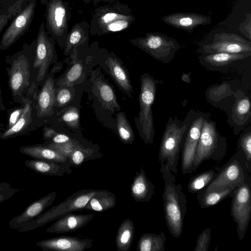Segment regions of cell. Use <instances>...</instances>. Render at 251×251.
<instances>
[{"instance_id":"obj_52","label":"cell","mask_w":251,"mask_h":251,"mask_svg":"<svg viewBox=\"0 0 251 251\" xmlns=\"http://www.w3.org/2000/svg\"><path fill=\"white\" fill-rule=\"evenodd\" d=\"M85 4H87L91 1H93V0H82Z\"/></svg>"},{"instance_id":"obj_44","label":"cell","mask_w":251,"mask_h":251,"mask_svg":"<svg viewBox=\"0 0 251 251\" xmlns=\"http://www.w3.org/2000/svg\"><path fill=\"white\" fill-rule=\"evenodd\" d=\"M239 29L241 33L249 40L251 39V14L248 13L245 14L244 22L241 23L239 25Z\"/></svg>"},{"instance_id":"obj_19","label":"cell","mask_w":251,"mask_h":251,"mask_svg":"<svg viewBox=\"0 0 251 251\" xmlns=\"http://www.w3.org/2000/svg\"><path fill=\"white\" fill-rule=\"evenodd\" d=\"M56 196L57 192L53 191L32 202L22 213L10 220V228L18 230L37 218L52 204Z\"/></svg>"},{"instance_id":"obj_3","label":"cell","mask_w":251,"mask_h":251,"mask_svg":"<svg viewBox=\"0 0 251 251\" xmlns=\"http://www.w3.org/2000/svg\"><path fill=\"white\" fill-rule=\"evenodd\" d=\"M136 18L129 6L117 0L97 7L90 23V35L102 36L128 28Z\"/></svg>"},{"instance_id":"obj_15","label":"cell","mask_w":251,"mask_h":251,"mask_svg":"<svg viewBox=\"0 0 251 251\" xmlns=\"http://www.w3.org/2000/svg\"><path fill=\"white\" fill-rule=\"evenodd\" d=\"M197 52L200 54L251 52V42L235 33L218 32L210 41L200 43Z\"/></svg>"},{"instance_id":"obj_37","label":"cell","mask_w":251,"mask_h":251,"mask_svg":"<svg viewBox=\"0 0 251 251\" xmlns=\"http://www.w3.org/2000/svg\"><path fill=\"white\" fill-rule=\"evenodd\" d=\"M246 129L240 136L237 143V150L244 154L249 170L251 172V130Z\"/></svg>"},{"instance_id":"obj_23","label":"cell","mask_w":251,"mask_h":251,"mask_svg":"<svg viewBox=\"0 0 251 251\" xmlns=\"http://www.w3.org/2000/svg\"><path fill=\"white\" fill-rule=\"evenodd\" d=\"M94 216V214H76L70 213L57 219L47 228V231L55 233L73 232L86 226Z\"/></svg>"},{"instance_id":"obj_38","label":"cell","mask_w":251,"mask_h":251,"mask_svg":"<svg viewBox=\"0 0 251 251\" xmlns=\"http://www.w3.org/2000/svg\"><path fill=\"white\" fill-rule=\"evenodd\" d=\"M233 116L235 120H242L251 116V102L248 97L238 100L235 105Z\"/></svg>"},{"instance_id":"obj_39","label":"cell","mask_w":251,"mask_h":251,"mask_svg":"<svg viewBox=\"0 0 251 251\" xmlns=\"http://www.w3.org/2000/svg\"><path fill=\"white\" fill-rule=\"evenodd\" d=\"M61 119L72 128H76L79 123V114L77 108L71 106L67 108L61 115Z\"/></svg>"},{"instance_id":"obj_31","label":"cell","mask_w":251,"mask_h":251,"mask_svg":"<svg viewBox=\"0 0 251 251\" xmlns=\"http://www.w3.org/2000/svg\"><path fill=\"white\" fill-rule=\"evenodd\" d=\"M135 226L133 221L129 218L125 220L120 225L115 238L118 251H127L133 240Z\"/></svg>"},{"instance_id":"obj_47","label":"cell","mask_w":251,"mask_h":251,"mask_svg":"<svg viewBox=\"0 0 251 251\" xmlns=\"http://www.w3.org/2000/svg\"><path fill=\"white\" fill-rule=\"evenodd\" d=\"M57 132L54 130L48 127H44L43 129V139L45 141L52 138Z\"/></svg>"},{"instance_id":"obj_18","label":"cell","mask_w":251,"mask_h":251,"mask_svg":"<svg viewBox=\"0 0 251 251\" xmlns=\"http://www.w3.org/2000/svg\"><path fill=\"white\" fill-rule=\"evenodd\" d=\"M36 245L45 251H84L93 247V240L79 236H59L39 241Z\"/></svg>"},{"instance_id":"obj_25","label":"cell","mask_w":251,"mask_h":251,"mask_svg":"<svg viewBox=\"0 0 251 251\" xmlns=\"http://www.w3.org/2000/svg\"><path fill=\"white\" fill-rule=\"evenodd\" d=\"M89 35L90 24L85 21L76 23L68 32L63 48L64 54L70 55L75 48L87 47Z\"/></svg>"},{"instance_id":"obj_10","label":"cell","mask_w":251,"mask_h":251,"mask_svg":"<svg viewBox=\"0 0 251 251\" xmlns=\"http://www.w3.org/2000/svg\"><path fill=\"white\" fill-rule=\"evenodd\" d=\"M35 40L33 65V81L37 88L42 85L49 74V67L56 58L55 40L47 33L42 22Z\"/></svg>"},{"instance_id":"obj_22","label":"cell","mask_w":251,"mask_h":251,"mask_svg":"<svg viewBox=\"0 0 251 251\" xmlns=\"http://www.w3.org/2000/svg\"><path fill=\"white\" fill-rule=\"evenodd\" d=\"M108 72L118 87L128 97L132 98L133 91L127 70L114 54H108L105 62Z\"/></svg>"},{"instance_id":"obj_46","label":"cell","mask_w":251,"mask_h":251,"mask_svg":"<svg viewBox=\"0 0 251 251\" xmlns=\"http://www.w3.org/2000/svg\"><path fill=\"white\" fill-rule=\"evenodd\" d=\"M75 140L71 138L69 136L63 133H57L52 138L45 141L44 143L54 144H61L72 142Z\"/></svg>"},{"instance_id":"obj_55","label":"cell","mask_w":251,"mask_h":251,"mask_svg":"<svg viewBox=\"0 0 251 251\" xmlns=\"http://www.w3.org/2000/svg\"><path fill=\"white\" fill-rule=\"evenodd\" d=\"M0 3H1V2H0Z\"/></svg>"},{"instance_id":"obj_9","label":"cell","mask_w":251,"mask_h":251,"mask_svg":"<svg viewBox=\"0 0 251 251\" xmlns=\"http://www.w3.org/2000/svg\"><path fill=\"white\" fill-rule=\"evenodd\" d=\"M129 42L153 58L165 64L171 61L181 48L176 39L157 32L147 33L144 37L130 39Z\"/></svg>"},{"instance_id":"obj_50","label":"cell","mask_w":251,"mask_h":251,"mask_svg":"<svg viewBox=\"0 0 251 251\" xmlns=\"http://www.w3.org/2000/svg\"><path fill=\"white\" fill-rule=\"evenodd\" d=\"M117 0H93V3L94 5H96L100 2H104L111 4Z\"/></svg>"},{"instance_id":"obj_16","label":"cell","mask_w":251,"mask_h":251,"mask_svg":"<svg viewBox=\"0 0 251 251\" xmlns=\"http://www.w3.org/2000/svg\"><path fill=\"white\" fill-rule=\"evenodd\" d=\"M38 90V88L33 83L23 99L24 111L20 118L13 126L3 131L0 139L21 136L36 129L38 126L35 106Z\"/></svg>"},{"instance_id":"obj_28","label":"cell","mask_w":251,"mask_h":251,"mask_svg":"<svg viewBox=\"0 0 251 251\" xmlns=\"http://www.w3.org/2000/svg\"><path fill=\"white\" fill-rule=\"evenodd\" d=\"M93 82L94 92L103 108L111 110L121 108L113 88L100 75H95Z\"/></svg>"},{"instance_id":"obj_14","label":"cell","mask_w":251,"mask_h":251,"mask_svg":"<svg viewBox=\"0 0 251 251\" xmlns=\"http://www.w3.org/2000/svg\"><path fill=\"white\" fill-rule=\"evenodd\" d=\"M232 198L230 215L237 224L238 236L242 240L248 227L251 214V178L236 187Z\"/></svg>"},{"instance_id":"obj_1","label":"cell","mask_w":251,"mask_h":251,"mask_svg":"<svg viewBox=\"0 0 251 251\" xmlns=\"http://www.w3.org/2000/svg\"><path fill=\"white\" fill-rule=\"evenodd\" d=\"M35 40L25 43L17 52L8 55L5 67L8 82L13 101L23 104V99L33 82V65L35 57Z\"/></svg>"},{"instance_id":"obj_43","label":"cell","mask_w":251,"mask_h":251,"mask_svg":"<svg viewBox=\"0 0 251 251\" xmlns=\"http://www.w3.org/2000/svg\"><path fill=\"white\" fill-rule=\"evenodd\" d=\"M16 4L11 6L7 11H0V33L9 21L13 18L16 11Z\"/></svg>"},{"instance_id":"obj_5","label":"cell","mask_w":251,"mask_h":251,"mask_svg":"<svg viewBox=\"0 0 251 251\" xmlns=\"http://www.w3.org/2000/svg\"><path fill=\"white\" fill-rule=\"evenodd\" d=\"M227 147L226 139L218 131L216 123L211 121L209 117L206 118L201 129L192 168L193 172H195L204 160H222L226 155Z\"/></svg>"},{"instance_id":"obj_29","label":"cell","mask_w":251,"mask_h":251,"mask_svg":"<svg viewBox=\"0 0 251 251\" xmlns=\"http://www.w3.org/2000/svg\"><path fill=\"white\" fill-rule=\"evenodd\" d=\"M70 55L72 64L63 76L56 82V84L59 87H71L76 84L84 74L83 62L78 59L77 48L74 49Z\"/></svg>"},{"instance_id":"obj_8","label":"cell","mask_w":251,"mask_h":251,"mask_svg":"<svg viewBox=\"0 0 251 251\" xmlns=\"http://www.w3.org/2000/svg\"><path fill=\"white\" fill-rule=\"evenodd\" d=\"M98 190L83 189L73 194L62 202L53 206L18 229L20 232L28 231L74 211H82Z\"/></svg>"},{"instance_id":"obj_35","label":"cell","mask_w":251,"mask_h":251,"mask_svg":"<svg viewBox=\"0 0 251 251\" xmlns=\"http://www.w3.org/2000/svg\"><path fill=\"white\" fill-rule=\"evenodd\" d=\"M116 125L118 136L125 144L132 145L135 139V135L132 128L123 112L116 114Z\"/></svg>"},{"instance_id":"obj_12","label":"cell","mask_w":251,"mask_h":251,"mask_svg":"<svg viewBox=\"0 0 251 251\" xmlns=\"http://www.w3.org/2000/svg\"><path fill=\"white\" fill-rule=\"evenodd\" d=\"M45 6L46 30L63 50L71 18L69 3L64 0H49Z\"/></svg>"},{"instance_id":"obj_41","label":"cell","mask_w":251,"mask_h":251,"mask_svg":"<svg viewBox=\"0 0 251 251\" xmlns=\"http://www.w3.org/2000/svg\"><path fill=\"white\" fill-rule=\"evenodd\" d=\"M211 238V230L210 227L203 230L199 235L194 251H207Z\"/></svg>"},{"instance_id":"obj_20","label":"cell","mask_w":251,"mask_h":251,"mask_svg":"<svg viewBox=\"0 0 251 251\" xmlns=\"http://www.w3.org/2000/svg\"><path fill=\"white\" fill-rule=\"evenodd\" d=\"M251 55V52H217L201 53L198 58L200 63L206 69L212 71H221L231 67L236 62L243 61Z\"/></svg>"},{"instance_id":"obj_11","label":"cell","mask_w":251,"mask_h":251,"mask_svg":"<svg viewBox=\"0 0 251 251\" xmlns=\"http://www.w3.org/2000/svg\"><path fill=\"white\" fill-rule=\"evenodd\" d=\"M11 22L2 34L0 50H4L14 44L29 29L36 7V0H20Z\"/></svg>"},{"instance_id":"obj_36","label":"cell","mask_w":251,"mask_h":251,"mask_svg":"<svg viewBox=\"0 0 251 251\" xmlns=\"http://www.w3.org/2000/svg\"><path fill=\"white\" fill-rule=\"evenodd\" d=\"M217 172L210 169L193 177L188 184V190L192 194L198 193L206 187L214 178Z\"/></svg>"},{"instance_id":"obj_51","label":"cell","mask_w":251,"mask_h":251,"mask_svg":"<svg viewBox=\"0 0 251 251\" xmlns=\"http://www.w3.org/2000/svg\"><path fill=\"white\" fill-rule=\"evenodd\" d=\"M49 0H40V2L43 5H46Z\"/></svg>"},{"instance_id":"obj_2","label":"cell","mask_w":251,"mask_h":251,"mask_svg":"<svg viewBox=\"0 0 251 251\" xmlns=\"http://www.w3.org/2000/svg\"><path fill=\"white\" fill-rule=\"evenodd\" d=\"M160 171L164 181L162 198L165 218L168 229L175 238L180 236L187 211L186 196L182 186L176 184L175 176L164 163H160Z\"/></svg>"},{"instance_id":"obj_34","label":"cell","mask_w":251,"mask_h":251,"mask_svg":"<svg viewBox=\"0 0 251 251\" xmlns=\"http://www.w3.org/2000/svg\"><path fill=\"white\" fill-rule=\"evenodd\" d=\"M236 187H229L221 191H211L197 193V199L201 208H208L216 205L227 197H230Z\"/></svg>"},{"instance_id":"obj_33","label":"cell","mask_w":251,"mask_h":251,"mask_svg":"<svg viewBox=\"0 0 251 251\" xmlns=\"http://www.w3.org/2000/svg\"><path fill=\"white\" fill-rule=\"evenodd\" d=\"M102 156L99 149L79 144L72 152L69 159L72 166L78 167L86 161L99 158Z\"/></svg>"},{"instance_id":"obj_53","label":"cell","mask_w":251,"mask_h":251,"mask_svg":"<svg viewBox=\"0 0 251 251\" xmlns=\"http://www.w3.org/2000/svg\"><path fill=\"white\" fill-rule=\"evenodd\" d=\"M2 132H3V131H2L1 130V129H0V138H1V135H2Z\"/></svg>"},{"instance_id":"obj_26","label":"cell","mask_w":251,"mask_h":251,"mask_svg":"<svg viewBox=\"0 0 251 251\" xmlns=\"http://www.w3.org/2000/svg\"><path fill=\"white\" fill-rule=\"evenodd\" d=\"M130 193L135 201L140 202L149 201L154 195V186L148 178L142 166L133 177Z\"/></svg>"},{"instance_id":"obj_49","label":"cell","mask_w":251,"mask_h":251,"mask_svg":"<svg viewBox=\"0 0 251 251\" xmlns=\"http://www.w3.org/2000/svg\"><path fill=\"white\" fill-rule=\"evenodd\" d=\"M6 106L3 103V99L2 98V91L0 86V110L4 111L6 110Z\"/></svg>"},{"instance_id":"obj_45","label":"cell","mask_w":251,"mask_h":251,"mask_svg":"<svg viewBox=\"0 0 251 251\" xmlns=\"http://www.w3.org/2000/svg\"><path fill=\"white\" fill-rule=\"evenodd\" d=\"M10 110V111L8 110L9 117L6 128L11 127L17 122L24 111V105H21L20 107H15Z\"/></svg>"},{"instance_id":"obj_32","label":"cell","mask_w":251,"mask_h":251,"mask_svg":"<svg viewBox=\"0 0 251 251\" xmlns=\"http://www.w3.org/2000/svg\"><path fill=\"white\" fill-rule=\"evenodd\" d=\"M166 238L163 232L143 234L139 239L137 251H164Z\"/></svg>"},{"instance_id":"obj_48","label":"cell","mask_w":251,"mask_h":251,"mask_svg":"<svg viewBox=\"0 0 251 251\" xmlns=\"http://www.w3.org/2000/svg\"><path fill=\"white\" fill-rule=\"evenodd\" d=\"M20 0H2L0 3V11H7L9 8Z\"/></svg>"},{"instance_id":"obj_13","label":"cell","mask_w":251,"mask_h":251,"mask_svg":"<svg viewBox=\"0 0 251 251\" xmlns=\"http://www.w3.org/2000/svg\"><path fill=\"white\" fill-rule=\"evenodd\" d=\"M208 117V115L201 111L191 110L184 119L187 129L181 148V167L183 174L193 173L192 168L201 127L204 120Z\"/></svg>"},{"instance_id":"obj_42","label":"cell","mask_w":251,"mask_h":251,"mask_svg":"<svg viewBox=\"0 0 251 251\" xmlns=\"http://www.w3.org/2000/svg\"><path fill=\"white\" fill-rule=\"evenodd\" d=\"M22 190L12 187L10 184L7 182L0 183V203L12 198L15 193Z\"/></svg>"},{"instance_id":"obj_54","label":"cell","mask_w":251,"mask_h":251,"mask_svg":"<svg viewBox=\"0 0 251 251\" xmlns=\"http://www.w3.org/2000/svg\"><path fill=\"white\" fill-rule=\"evenodd\" d=\"M1 0H0V3L1 2Z\"/></svg>"},{"instance_id":"obj_6","label":"cell","mask_w":251,"mask_h":251,"mask_svg":"<svg viewBox=\"0 0 251 251\" xmlns=\"http://www.w3.org/2000/svg\"><path fill=\"white\" fill-rule=\"evenodd\" d=\"M187 125L176 116L170 117L166 124L159 151V161L164 163L172 173H177L178 158Z\"/></svg>"},{"instance_id":"obj_24","label":"cell","mask_w":251,"mask_h":251,"mask_svg":"<svg viewBox=\"0 0 251 251\" xmlns=\"http://www.w3.org/2000/svg\"><path fill=\"white\" fill-rule=\"evenodd\" d=\"M25 165L36 173L50 176H64L72 173L70 162H57L38 159L26 160Z\"/></svg>"},{"instance_id":"obj_21","label":"cell","mask_w":251,"mask_h":251,"mask_svg":"<svg viewBox=\"0 0 251 251\" xmlns=\"http://www.w3.org/2000/svg\"><path fill=\"white\" fill-rule=\"evenodd\" d=\"M166 24L175 28L192 33L200 25H206L211 23V19L206 15L186 12H177L165 15L162 18Z\"/></svg>"},{"instance_id":"obj_17","label":"cell","mask_w":251,"mask_h":251,"mask_svg":"<svg viewBox=\"0 0 251 251\" xmlns=\"http://www.w3.org/2000/svg\"><path fill=\"white\" fill-rule=\"evenodd\" d=\"M57 69L54 66L51 69L43 83L41 88L38 90L35 106L38 126H39V120L50 116L54 113L55 95L54 75Z\"/></svg>"},{"instance_id":"obj_7","label":"cell","mask_w":251,"mask_h":251,"mask_svg":"<svg viewBox=\"0 0 251 251\" xmlns=\"http://www.w3.org/2000/svg\"><path fill=\"white\" fill-rule=\"evenodd\" d=\"M251 173L244 153L238 149L212 181L200 191H221L229 187H237L251 178Z\"/></svg>"},{"instance_id":"obj_27","label":"cell","mask_w":251,"mask_h":251,"mask_svg":"<svg viewBox=\"0 0 251 251\" xmlns=\"http://www.w3.org/2000/svg\"><path fill=\"white\" fill-rule=\"evenodd\" d=\"M19 151L22 154L34 159L57 162H70L68 157L42 144L21 146Z\"/></svg>"},{"instance_id":"obj_4","label":"cell","mask_w":251,"mask_h":251,"mask_svg":"<svg viewBox=\"0 0 251 251\" xmlns=\"http://www.w3.org/2000/svg\"><path fill=\"white\" fill-rule=\"evenodd\" d=\"M162 83L161 80L156 79L147 73L140 77V110L134 121L140 137L148 145L153 142L155 130L151 107L155 99L157 85Z\"/></svg>"},{"instance_id":"obj_30","label":"cell","mask_w":251,"mask_h":251,"mask_svg":"<svg viewBox=\"0 0 251 251\" xmlns=\"http://www.w3.org/2000/svg\"><path fill=\"white\" fill-rule=\"evenodd\" d=\"M116 203V197L113 193L106 190H98L86 205L84 210L101 212L113 208Z\"/></svg>"},{"instance_id":"obj_40","label":"cell","mask_w":251,"mask_h":251,"mask_svg":"<svg viewBox=\"0 0 251 251\" xmlns=\"http://www.w3.org/2000/svg\"><path fill=\"white\" fill-rule=\"evenodd\" d=\"M69 87H59L55 88L54 107H62L68 104L73 98L72 93Z\"/></svg>"}]
</instances>
